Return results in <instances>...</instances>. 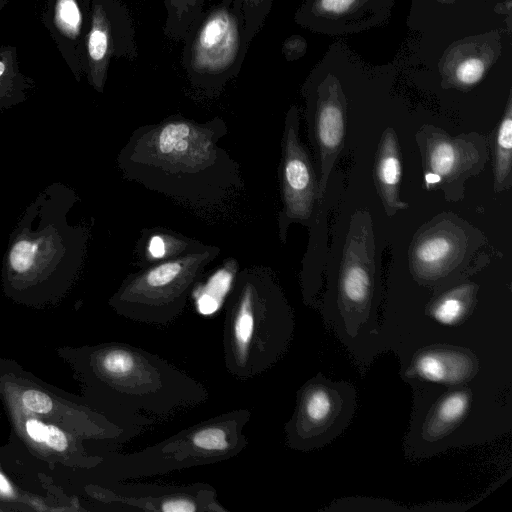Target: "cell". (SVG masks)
Returning a JSON list of instances; mask_svg holds the SVG:
<instances>
[{
	"mask_svg": "<svg viewBox=\"0 0 512 512\" xmlns=\"http://www.w3.org/2000/svg\"><path fill=\"white\" fill-rule=\"evenodd\" d=\"M300 114L297 106L289 108L284 123L279 169L282 208L278 215L279 238L286 242L291 224L310 226L319 200L317 175L306 146L299 137Z\"/></svg>",
	"mask_w": 512,
	"mask_h": 512,
	"instance_id": "obj_13",
	"label": "cell"
},
{
	"mask_svg": "<svg viewBox=\"0 0 512 512\" xmlns=\"http://www.w3.org/2000/svg\"><path fill=\"white\" fill-rule=\"evenodd\" d=\"M166 10L164 35L182 41L187 31L206 8L208 0H163Z\"/></svg>",
	"mask_w": 512,
	"mask_h": 512,
	"instance_id": "obj_24",
	"label": "cell"
},
{
	"mask_svg": "<svg viewBox=\"0 0 512 512\" xmlns=\"http://www.w3.org/2000/svg\"><path fill=\"white\" fill-rule=\"evenodd\" d=\"M485 73L484 63L479 58H468L455 70L457 86H472L478 83Z\"/></svg>",
	"mask_w": 512,
	"mask_h": 512,
	"instance_id": "obj_26",
	"label": "cell"
},
{
	"mask_svg": "<svg viewBox=\"0 0 512 512\" xmlns=\"http://www.w3.org/2000/svg\"><path fill=\"white\" fill-rule=\"evenodd\" d=\"M401 177L402 154L398 137L393 127H387L381 134L375 153L373 179L388 217L409 207V204L400 198Z\"/></svg>",
	"mask_w": 512,
	"mask_h": 512,
	"instance_id": "obj_18",
	"label": "cell"
},
{
	"mask_svg": "<svg viewBox=\"0 0 512 512\" xmlns=\"http://www.w3.org/2000/svg\"><path fill=\"white\" fill-rule=\"evenodd\" d=\"M238 261L225 259L217 269L206 279L196 284L192 297L199 313L209 315L215 313L225 302L239 271Z\"/></svg>",
	"mask_w": 512,
	"mask_h": 512,
	"instance_id": "obj_23",
	"label": "cell"
},
{
	"mask_svg": "<svg viewBox=\"0 0 512 512\" xmlns=\"http://www.w3.org/2000/svg\"><path fill=\"white\" fill-rule=\"evenodd\" d=\"M443 1H448V0H443Z\"/></svg>",
	"mask_w": 512,
	"mask_h": 512,
	"instance_id": "obj_33",
	"label": "cell"
},
{
	"mask_svg": "<svg viewBox=\"0 0 512 512\" xmlns=\"http://www.w3.org/2000/svg\"><path fill=\"white\" fill-rule=\"evenodd\" d=\"M275 0H240L249 43L262 28Z\"/></svg>",
	"mask_w": 512,
	"mask_h": 512,
	"instance_id": "obj_25",
	"label": "cell"
},
{
	"mask_svg": "<svg viewBox=\"0 0 512 512\" xmlns=\"http://www.w3.org/2000/svg\"><path fill=\"white\" fill-rule=\"evenodd\" d=\"M227 127L173 116L136 129L117 156L124 177L194 207L218 205L242 188L237 163L220 146Z\"/></svg>",
	"mask_w": 512,
	"mask_h": 512,
	"instance_id": "obj_1",
	"label": "cell"
},
{
	"mask_svg": "<svg viewBox=\"0 0 512 512\" xmlns=\"http://www.w3.org/2000/svg\"><path fill=\"white\" fill-rule=\"evenodd\" d=\"M488 239L466 219L443 211L421 225L408 248V269L421 286L440 292L490 261Z\"/></svg>",
	"mask_w": 512,
	"mask_h": 512,
	"instance_id": "obj_7",
	"label": "cell"
},
{
	"mask_svg": "<svg viewBox=\"0 0 512 512\" xmlns=\"http://www.w3.org/2000/svg\"><path fill=\"white\" fill-rule=\"evenodd\" d=\"M45 424L37 419L30 418L25 423V429L28 436L36 442H44Z\"/></svg>",
	"mask_w": 512,
	"mask_h": 512,
	"instance_id": "obj_29",
	"label": "cell"
},
{
	"mask_svg": "<svg viewBox=\"0 0 512 512\" xmlns=\"http://www.w3.org/2000/svg\"><path fill=\"white\" fill-rule=\"evenodd\" d=\"M356 405L355 387L323 375L306 381L296 395V406L285 423L286 445L297 451L322 448L350 424Z\"/></svg>",
	"mask_w": 512,
	"mask_h": 512,
	"instance_id": "obj_9",
	"label": "cell"
},
{
	"mask_svg": "<svg viewBox=\"0 0 512 512\" xmlns=\"http://www.w3.org/2000/svg\"><path fill=\"white\" fill-rule=\"evenodd\" d=\"M95 380L113 410L131 418H165L205 403L203 383L168 360L129 343H110L92 353Z\"/></svg>",
	"mask_w": 512,
	"mask_h": 512,
	"instance_id": "obj_4",
	"label": "cell"
},
{
	"mask_svg": "<svg viewBox=\"0 0 512 512\" xmlns=\"http://www.w3.org/2000/svg\"><path fill=\"white\" fill-rule=\"evenodd\" d=\"M306 98L308 136L318 162L319 200L324 197L328 179L342 151L347 127V101L334 78L320 83L311 79L303 89Z\"/></svg>",
	"mask_w": 512,
	"mask_h": 512,
	"instance_id": "obj_14",
	"label": "cell"
},
{
	"mask_svg": "<svg viewBox=\"0 0 512 512\" xmlns=\"http://www.w3.org/2000/svg\"><path fill=\"white\" fill-rule=\"evenodd\" d=\"M220 254L200 247L127 276L109 304L130 321L168 326L183 313L206 267Z\"/></svg>",
	"mask_w": 512,
	"mask_h": 512,
	"instance_id": "obj_6",
	"label": "cell"
},
{
	"mask_svg": "<svg viewBox=\"0 0 512 512\" xmlns=\"http://www.w3.org/2000/svg\"><path fill=\"white\" fill-rule=\"evenodd\" d=\"M223 358L238 380L262 375L288 351L295 317L272 271L263 266L239 269L225 300Z\"/></svg>",
	"mask_w": 512,
	"mask_h": 512,
	"instance_id": "obj_3",
	"label": "cell"
},
{
	"mask_svg": "<svg viewBox=\"0 0 512 512\" xmlns=\"http://www.w3.org/2000/svg\"><path fill=\"white\" fill-rule=\"evenodd\" d=\"M181 66L190 84L209 95L236 77L249 42L240 0H219L205 8L183 38Z\"/></svg>",
	"mask_w": 512,
	"mask_h": 512,
	"instance_id": "obj_8",
	"label": "cell"
},
{
	"mask_svg": "<svg viewBox=\"0 0 512 512\" xmlns=\"http://www.w3.org/2000/svg\"><path fill=\"white\" fill-rule=\"evenodd\" d=\"M479 371V361L468 349L452 345H434L419 350L406 371L408 378L460 386Z\"/></svg>",
	"mask_w": 512,
	"mask_h": 512,
	"instance_id": "obj_17",
	"label": "cell"
},
{
	"mask_svg": "<svg viewBox=\"0 0 512 512\" xmlns=\"http://www.w3.org/2000/svg\"><path fill=\"white\" fill-rule=\"evenodd\" d=\"M423 169L424 188L440 190L446 201L459 202L465 183L479 175L489 158L486 137L476 131L456 136L432 124H423L415 134Z\"/></svg>",
	"mask_w": 512,
	"mask_h": 512,
	"instance_id": "obj_10",
	"label": "cell"
},
{
	"mask_svg": "<svg viewBox=\"0 0 512 512\" xmlns=\"http://www.w3.org/2000/svg\"><path fill=\"white\" fill-rule=\"evenodd\" d=\"M488 142L492 156L493 189L496 193L512 187V99L509 94L501 120Z\"/></svg>",
	"mask_w": 512,
	"mask_h": 512,
	"instance_id": "obj_21",
	"label": "cell"
},
{
	"mask_svg": "<svg viewBox=\"0 0 512 512\" xmlns=\"http://www.w3.org/2000/svg\"><path fill=\"white\" fill-rule=\"evenodd\" d=\"M24 407L36 414H46L52 409V400L48 395L37 390H27L21 396Z\"/></svg>",
	"mask_w": 512,
	"mask_h": 512,
	"instance_id": "obj_27",
	"label": "cell"
},
{
	"mask_svg": "<svg viewBox=\"0 0 512 512\" xmlns=\"http://www.w3.org/2000/svg\"><path fill=\"white\" fill-rule=\"evenodd\" d=\"M34 88V79L20 69L17 47L0 45V113L25 102Z\"/></svg>",
	"mask_w": 512,
	"mask_h": 512,
	"instance_id": "obj_22",
	"label": "cell"
},
{
	"mask_svg": "<svg viewBox=\"0 0 512 512\" xmlns=\"http://www.w3.org/2000/svg\"><path fill=\"white\" fill-rule=\"evenodd\" d=\"M79 197L71 187L54 182L25 209L3 258L7 292L16 297L59 293L77 277L84 263L89 228L71 225L67 215Z\"/></svg>",
	"mask_w": 512,
	"mask_h": 512,
	"instance_id": "obj_2",
	"label": "cell"
},
{
	"mask_svg": "<svg viewBox=\"0 0 512 512\" xmlns=\"http://www.w3.org/2000/svg\"><path fill=\"white\" fill-rule=\"evenodd\" d=\"M10 2V0H0V12Z\"/></svg>",
	"mask_w": 512,
	"mask_h": 512,
	"instance_id": "obj_32",
	"label": "cell"
},
{
	"mask_svg": "<svg viewBox=\"0 0 512 512\" xmlns=\"http://www.w3.org/2000/svg\"><path fill=\"white\" fill-rule=\"evenodd\" d=\"M247 408L210 417L134 452L117 453L110 472L117 480L165 475L237 457L248 446Z\"/></svg>",
	"mask_w": 512,
	"mask_h": 512,
	"instance_id": "obj_5",
	"label": "cell"
},
{
	"mask_svg": "<svg viewBox=\"0 0 512 512\" xmlns=\"http://www.w3.org/2000/svg\"><path fill=\"white\" fill-rule=\"evenodd\" d=\"M0 491L6 495H11L13 493L10 483L2 474H0Z\"/></svg>",
	"mask_w": 512,
	"mask_h": 512,
	"instance_id": "obj_31",
	"label": "cell"
},
{
	"mask_svg": "<svg viewBox=\"0 0 512 512\" xmlns=\"http://www.w3.org/2000/svg\"><path fill=\"white\" fill-rule=\"evenodd\" d=\"M471 403V391L456 386L436 400L424 417L421 435L427 442L443 440L465 419Z\"/></svg>",
	"mask_w": 512,
	"mask_h": 512,
	"instance_id": "obj_19",
	"label": "cell"
},
{
	"mask_svg": "<svg viewBox=\"0 0 512 512\" xmlns=\"http://www.w3.org/2000/svg\"><path fill=\"white\" fill-rule=\"evenodd\" d=\"M39 18L77 82L83 76L85 0H38Z\"/></svg>",
	"mask_w": 512,
	"mask_h": 512,
	"instance_id": "obj_16",
	"label": "cell"
},
{
	"mask_svg": "<svg viewBox=\"0 0 512 512\" xmlns=\"http://www.w3.org/2000/svg\"><path fill=\"white\" fill-rule=\"evenodd\" d=\"M43 443L57 451H63L68 446L65 433L52 424L45 425Z\"/></svg>",
	"mask_w": 512,
	"mask_h": 512,
	"instance_id": "obj_28",
	"label": "cell"
},
{
	"mask_svg": "<svg viewBox=\"0 0 512 512\" xmlns=\"http://www.w3.org/2000/svg\"><path fill=\"white\" fill-rule=\"evenodd\" d=\"M479 285L468 279L435 293L426 306V313L445 325L463 322L474 310Z\"/></svg>",
	"mask_w": 512,
	"mask_h": 512,
	"instance_id": "obj_20",
	"label": "cell"
},
{
	"mask_svg": "<svg viewBox=\"0 0 512 512\" xmlns=\"http://www.w3.org/2000/svg\"><path fill=\"white\" fill-rule=\"evenodd\" d=\"M298 37H291L285 41L283 44V53L285 57L289 60L295 59L299 57L301 49L297 47H301V42Z\"/></svg>",
	"mask_w": 512,
	"mask_h": 512,
	"instance_id": "obj_30",
	"label": "cell"
},
{
	"mask_svg": "<svg viewBox=\"0 0 512 512\" xmlns=\"http://www.w3.org/2000/svg\"><path fill=\"white\" fill-rule=\"evenodd\" d=\"M376 243L370 212L350 218L337 282L336 306L345 334L357 336L368 324L375 292Z\"/></svg>",
	"mask_w": 512,
	"mask_h": 512,
	"instance_id": "obj_11",
	"label": "cell"
},
{
	"mask_svg": "<svg viewBox=\"0 0 512 512\" xmlns=\"http://www.w3.org/2000/svg\"><path fill=\"white\" fill-rule=\"evenodd\" d=\"M110 499L128 511L227 512L218 500L216 489L204 482L185 485L118 484Z\"/></svg>",
	"mask_w": 512,
	"mask_h": 512,
	"instance_id": "obj_15",
	"label": "cell"
},
{
	"mask_svg": "<svg viewBox=\"0 0 512 512\" xmlns=\"http://www.w3.org/2000/svg\"><path fill=\"white\" fill-rule=\"evenodd\" d=\"M87 30L83 44V76L103 93L114 59L138 56L133 18L123 0H85Z\"/></svg>",
	"mask_w": 512,
	"mask_h": 512,
	"instance_id": "obj_12",
	"label": "cell"
}]
</instances>
